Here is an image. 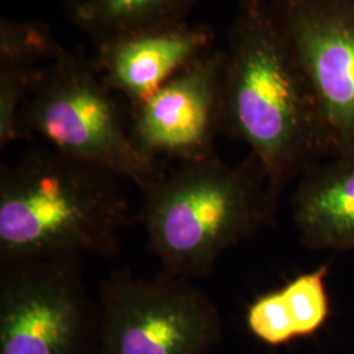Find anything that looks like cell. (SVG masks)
<instances>
[{
  "label": "cell",
  "mask_w": 354,
  "mask_h": 354,
  "mask_svg": "<svg viewBox=\"0 0 354 354\" xmlns=\"http://www.w3.org/2000/svg\"><path fill=\"white\" fill-rule=\"evenodd\" d=\"M247 323L257 339L270 345H281L297 337L290 308L282 290L260 297L250 307Z\"/></svg>",
  "instance_id": "5bb4252c"
},
{
  "label": "cell",
  "mask_w": 354,
  "mask_h": 354,
  "mask_svg": "<svg viewBox=\"0 0 354 354\" xmlns=\"http://www.w3.org/2000/svg\"><path fill=\"white\" fill-rule=\"evenodd\" d=\"M92 59L104 83L130 106L151 96L169 79L216 49L214 29L181 21L104 39Z\"/></svg>",
  "instance_id": "9c48e42d"
},
{
  "label": "cell",
  "mask_w": 354,
  "mask_h": 354,
  "mask_svg": "<svg viewBox=\"0 0 354 354\" xmlns=\"http://www.w3.org/2000/svg\"><path fill=\"white\" fill-rule=\"evenodd\" d=\"M270 6L317 92L330 152L354 156V0Z\"/></svg>",
  "instance_id": "52a82bcc"
},
{
  "label": "cell",
  "mask_w": 354,
  "mask_h": 354,
  "mask_svg": "<svg viewBox=\"0 0 354 354\" xmlns=\"http://www.w3.org/2000/svg\"><path fill=\"white\" fill-rule=\"evenodd\" d=\"M225 51L214 49L131 108L130 133L150 159L194 162L216 156L225 131Z\"/></svg>",
  "instance_id": "ba28073f"
},
{
  "label": "cell",
  "mask_w": 354,
  "mask_h": 354,
  "mask_svg": "<svg viewBox=\"0 0 354 354\" xmlns=\"http://www.w3.org/2000/svg\"><path fill=\"white\" fill-rule=\"evenodd\" d=\"M327 268L299 276L286 285L282 292L290 308L297 336H308L323 326L328 315V302L324 290Z\"/></svg>",
  "instance_id": "4fadbf2b"
},
{
  "label": "cell",
  "mask_w": 354,
  "mask_h": 354,
  "mask_svg": "<svg viewBox=\"0 0 354 354\" xmlns=\"http://www.w3.org/2000/svg\"><path fill=\"white\" fill-rule=\"evenodd\" d=\"M99 354H210L222 336L213 301L192 279L129 270L102 279Z\"/></svg>",
  "instance_id": "8992f818"
},
{
  "label": "cell",
  "mask_w": 354,
  "mask_h": 354,
  "mask_svg": "<svg viewBox=\"0 0 354 354\" xmlns=\"http://www.w3.org/2000/svg\"><path fill=\"white\" fill-rule=\"evenodd\" d=\"M323 176L304 183L295 222L313 244L354 248V156H342Z\"/></svg>",
  "instance_id": "8fae6325"
},
{
  "label": "cell",
  "mask_w": 354,
  "mask_h": 354,
  "mask_svg": "<svg viewBox=\"0 0 354 354\" xmlns=\"http://www.w3.org/2000/svg\"><path fill=\"white\" fill-rule=\"evenodd\" d=\"M62 50L48 26L0 21V150L21 140L20 113L51 61Z\"/></svg>",
  "instance_id": "30bf717a"
},
{
  "label": "cell",
  "mask_w": 354,
  "mask_h": 354,
  "mask_svg": "<svg viewBox=\"0 0 354 354\" xmlns=\"http://www.w3.org/2000/svg\"><path fill=\"white\" fill-rule=\"evenodd\" d=\"M225 51V131L244 140L273 187L330 151L317 92L270 0H239Z\"/></svg>",
  "instance_id": "6da1fadb"
},
{
  "label": "cell",
  "mask_w": 354,
  "mask_h": 354,
  "mask_svg": "<svg viewBox=\"0 0 354 354\" xmlns=\"http://www.w3.org/2000/svg\"><path fill=\"white\" fill-rule=\"evenodd\" d=\"M264 180L253 155L239 165H223L216 155L177 162L142 190L138 221L163 272L206 277L222 253L266 222L270 196Z\"/></svg>",
  "instance_id": "3957f363"
},
{
  "label": "cell",
  "mask_w": 354,
  "mask_h": 354,
  "mask_svg": "<svg viewBox=\"0 0 354 354\" xmlns=\"http://www.w3.org/2000/svg\"><path fill=\"white\" fill-rule=\"evenodd\" d=\"M197 0H64L70 23L100 42L187 21Z\"/></svg>",
  "instance_id": "7c38bea8"
},
{
  "label": "cell",
  "mask_w": 354,
  "mask_h": 354,
  "mask_svg": "<svg viewBox=\"0 0 354 354\" xmlns=\"http://www.w3.org/2000/svg\"><path fill=\"white\" fill-rule=\"evenodd\" d=\"M23 138L38 136L57 151L99 165L147 188L165 171L137 147L114 92L80 53L62 50L20 113Z\"/></svg>",
  "instance_id": "277c9868"
},
{
  "label": "cell",
  "mask_w": 354,
  "mask_h": 354,
  "mask_svg": "<svg viewBox=\"0 0 354 354\" xmlns=\"http://www.w3.org/2000/svg\"><path fill=\"white\" fill-rule=\"evenodd\" d=\"M113 172L48 147L0 169V263L117 254L129 203Z\"/></svg>",
  "instance_id": "7a4b0ae2"
},
{
  "label": "cell",
  "mask_w": 354,
  "mask_h": 354,
  "mask_svg": "<svg viewBox=\"0 0 354 354\" xmlns=\"http://www.w3.org/2000/svg\"><path fill=\"white\" fill-rule=\"evenodd\" d=\"M100 336L82 256L0 263V354H99Z\"/></svg>",
  "instance_id": "5b68a950"
}]
</instances>
